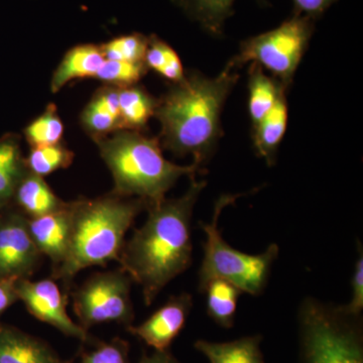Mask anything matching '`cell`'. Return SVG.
I'll use <instances>...</instances> for the list:
<instances>
[{
    "label": "cell",
    "mask_w": 363,
    "mask_h": 363,
    "mask_svg": "<svg viewBox=\"0 0 363 363\" xmlns=\"http://www.w3.org/2000/svg\"><path fill=\"white\" fill-rule=\"evenodd\" d=\"M207 182L191 178L179 198L147 208V220L124 242L121 269L142 288L143 302L152 305L167 286L192 264L193 211Z\"/></svg>",
    "instance_id": "1"
},
{
    "label": "cell",
    "mask_w": 363,
    "mask_h": 363,
    "mask_svg": "<svg viewBox=\"0 0 363 363\" xmlns=\"http://www.w3.org/2000/svg\"><path fill=\"white\" fill-rule=\"evenodd\" d=\"M240 75L227 64L217 77L202 74L186 75L157 99L155 117L161 124L162 149L177 157L191 155L202 169L222 135L220 116L227 97Z\"/></svg>",
    "instance_id": "2"
},
{
    "label": "cell",
    "mask_w": 363,
    "mask_h": 363,
    "mask_svg": "<svg viewBox=\"0 0 363 363\" xmlns=\"http://www.w3.org/2000/svg\"><path fill=\"white\" fill-rule=\"evenodd\" d=\"M147 208V203L142 199L112 192L70 202V245L65 259L52 272L51 278L61 281L67 294L83 269L118 262L126 233Z\"/></svg>",
    "instance_id": "3"
},
{
    "label": "cell",
    "mask_w": 363,
    "mask_h": 363,
    "mask_svg": "<svg viewBox=\"0 0 363 363\" xmlns=\"http://www.w3.org/2000/svg\"><path fill=\"white\" fill-rule=\"evenodd\" d=\"M100 157L113 179V194L138 198L157 204L183 176L196 177L201 169L196 164L180 166L162 155L159 138L140 131L118 130L95 140Z\"/></svg>",
    "instance_id": "4"
},
{
    "label": "cell",
    "mask_w": 363,
    "mask_h": 363,
    "mask_svg": "<svg viewBox=\"0 0 363 363\" xmlns=\"http://www.w3.org/2000/svg\"><path fill=\"white\" fill-rule=\"evenodd\" d=\"M245 194H223L215 203L213 216L210 222H200L205 234L203 260L198 272V290L213 279H223L238 286L242 293L259 296L266 290L272 267L278 259L279 247L272 243L264 252L250 255L233 248L222 236L219 218L223 210Z\"/></svg>",
    "instance_id": "5"
},
{
    "label": "cell",
    "mask_w": 363,
    "mask_h": 363,
    "mask_svg": "<svg viewBox=\"0 0 363 363\" xmlns=\"http://www.w3.org/2000/svg\"><path fill=\"white\" fill-rule=\"evenodd\" d=\"M298 315L303 363H363L360 317L312 297Z\"/></svg>",
    "instance_id": "6"
},
{
    "label": "cell",
    "mask_w": 363,
    "mask_h": 363,
    "mask_svg": "<svg viewBox=\"0 0 363 363\" xmlns=\"http://www.w3.org/2000/svg\"><path fill=\"white\" fill-rule=\"evenodd\" d=\"M314 28L315 20L293 14L278 28L243 40L240 52L228 65L236 70L247 63L259 64L288 88L308 49Z\"/></svg>",
    "instance_id": "7"
},
{
    "label": "cell",
    "mask_w": 363,
    "mask_h": 363,
    "mask_svg": "<svg viewBox=\"0 0 363 363\" xmlns=\"http://www.w3.org/2000/svg\"><path fill=\"white\" fill-rule=\"evenodd\" d=\"M133 279L119 267L96 272L71 293L73 311L85 330L96 325L116 322L133 325L135 320L130 291Z\"/></svg>",
    "instance_id": "8"
},
{
    "label": "cell",
    "mask_w": 363,
    "mask_h": 363,
    "mask_svg": "<svg viewBox=\"0 0 363 363\" xmlns=\"http://www.w3.org/2000/svg\"><path fill=\"white\" fill-rule=\"evenodd\" d=\"M42 257L30 236L28 217L16 208L0 210V279H30Z\"/></svg>",
    "instance_id": "9"
},
{
    "label": "cell",
    "mask_w": 363,
    "mask_h": 363,
    "mask_svg": "<svg viewBox=\"0 0 363 363\" xmlns=\"http://www.w3.org/2000/svg\"><path fill=\"white\" fill-rule=\"evenodd\" d=\"M18 301H21L32 316L51 325L68 337L82 342L91 340L87 330L74 322L67 312L68 295L63 293L54 279L32 281L20 279L16 281Z\"/></svg>",
    "instance_id": "10"
},
{
    "label": "cell",
    "mask_w": 363,
    "mask_h": 363,
    "mask_svg": "<svg viewBox=\"0 0 363 363\" xmlns=\"http://www.w3.org/2000/svg\"><path fill=\"white\" fill-rule=\"evenodd\" d=\"M192 308L191 294L184 292L172 296L166 304L142 324L130 325L126 328L155 351L164 352L169 350V346L183 330Z\"/></svg>",
    "instance_id": "11"
},
{
    "label": "cell",
    "mask_w": 363,
    "mask_h": 363,
    "mask_svg": "<svg viewBox=\"0 0 363 363\" xmlns=\"http://www.w3.org/2000/svg\"><path fill=\"white\" fill-rule=\"evenodd\" d=\"M28 229L43 257L51 259L54 271L65 259L70 245V202L60 211L37 218H28Z\"/></svg>",
    "instance_id": "12"
},
{
    "label": "cell",
    "mask_w": 363,
    "mask_h": 363,
    "mask_svg": "<svg viewBox=\"0 0 363 363\" xmlns=\"http://www.w3.org/2000/svg\"><path fill=\"white\" fill-rule=\"evenodd\" d=\"M0 363H66L49 344L9 325L0 324Z\"/></svg>",
    "instance_id": "13"
},
{
    "label": "cell",
    "mask_w": 363,
    "mask_h": 363,
    "mask_svg": "<svg viewBox=\"0 0 363 363\" xmlns=\"http://www.w3.org/2000/svg\"><path fill=\"white\" fill-rule=\"evenodd\" d=\"M80 123L94 142L121 130L119 88L109 85L99 88L83 109Z\"/></svg>",
    "instance_id": "14"
},
{
    "label": "cell",
    "mask_w": 363,
    "mask_h": 363,
    "mask_svg": "<svg viewBox=\"0 0 363 363\" xmlns=\"http://www.w3.org/2000/svg\"><path fill=\"white\" fill-rule=\"evenodd\" d=\"M16 208L28 218H37L67 207L68 202L56 195L43 177L26 169L16 186L13 198Z\"/></svg>",
    "instance_id": "15"
},
{
    "label": "cell",
    "mask_w": 363,
    "mask_h": 363,
    "mask_svg": "<svg viewBox=\"0 0 363 363\" xmlns=\"http://www.w3.org/2000/svg\"><path fill=\"white\" fill-rule=\"evenodd\" d=\"M104 61L99 45L81 44L71 48L52 73L51 92L58 93L71 81L95 79Z\"/></svg>",
    "instance_id": "16"
},
{
    "label": "cell",
    "mask_w": 363,
    "mask_h": 363,
    "mask_svg": "<svg viewBox=\"0 0 363 363\" xmlns=\"http://www.w3.org/2000/svg\"><path fill=\"white\" fill-rule=\"evenodd\" d=\"M288 124V104L286 93L281 95L259 123L252 126L253 147L257 156L262 157L269 167L276 164L277 154L283 140Z\"/></svg>",
    "instance_id": "17"
},
{
    "label": "cell",
    "mask_w": 363,
    "mask_h": 363,
    "mask_svg": "<svg viewBox=\"0 0 363 363\" xmlns=\"http://www.w3.org/2000/svg\"><path fill=\"white\" fill-rule=\"evenodd\" d=\"M262 336H245L228 342L199 340L195 350L202 353L210 363H264L260 350Z\"/></svg>",
    "instance_id": "18"
},
{
    "label": "cell",
    "mask_w": 363,
    "mask_h": 363,
    "mask_svg": "<svg viewBox=\"0 0 363 363\" xmlns=\"http://www.w3.org/2000/svg\"><path fill=\"white\" fill-rule=\"evenodd\" d=\"M286 88L277 79L269 77L257 63H252L248 73V112L252 126L272 111Z\"/></svg>",
    "instance_id": "19"
},
{
    "label": "cell",
    "mask_w": 363,
    "mask_h": 363,
    "mask_svg": "<svg viewBox=\"0 0 363 363\" xmlns=\"http://www.w3.org/2000/svg\"><path fill=\"white\" fill-rule=\"evenodd\" d=\"M26 159L20 136L9 133L0 138V210L13 202L14 191L26 173Z\"/></svg>",
    "instance_id": "20"
},
{
    "label": "cell",
    "mask_w": 363,
    "mask_h": 363,
    "mask_svg": "<svg viewBox=\"0 0 363 363\" xmlns=\"http://www.w3.org/2000/svg\"><path fill=\"white\" fill-rule=\"evenodd\" d=\"M157 99L142 86L119 88V116L121 130L140 131L147 128L155 116Z\"/></svg>",
    "instance_id": "21"
},
{
    "label": "cell",
    "mask_w": 363,
    "mask_h": 363,
    "mask_svg": "<svg viewBox=\"0 0 363 363\" xmlns=\"http://www.w3.org/2000/svg\"><path fill=\"white\" fill-rule=\"evenodd\" d=\"M205 32L222 35L225 21L234 13L235 0H172ZM264 1V0H262Z\"/></svg>",
    "instance_id": "22"
},
{
    "label": "cell",
    "mask_w": 363,
    "mask_h": 363,
    "mask_svg": "<svg viewBox=\"0 0 363 363\" xmlns=\"http://www.w3.org/2000/svg\"><path fill=\"white\" fill-rule=\"evenodd\" d=\"M207 315L222 328H233L241 292L238 286L223 279H213L205 286Z\"/></svg>",
    "instance_id": "23"
},
{
    "label": "cell",
    "mask_w": 363,
    "mask_h": 363,
    "mask_svg": "<svg viewBox=\"0 0 363 363\" xmlns=\"http://www.w3.org/2000/svg\"><path fill=\"white\" fill-rule=\"evenodd\" d=\"M145 64L149 70L156 72L172 84L181 82L186 76L180 57L175 50L156 35L149 37Z\"/></svg>",
    "instance_id": "24"
},
{
    "label": "cell",
    "mask_w": 363,
    "mask_h": 363,
    "mask_svg": "<svg viewBox=\"0 0 363 363\" xmlns=\"http://www.w3.org/2000/svg\"><path fill=\"white\" fill-rule=\"evenodd\" d=\"M23 133L30 147L61 143L64 135V123L56 105L48 104L44 112L28 124Z\"/></svg>",
    "instance_id": "25"
},
{
    "label": "cell",
    "mask_w": 363,
    "mask_h": 363,
    "mask_svg": "<svg viewBox=\"0 0 363 363\" xmlns=\"http://www.w3.org/2000/svg\"><path fill=\"white\" fill-rule=\"evenodd\" d=\"M74 157L75 154L73 150L62 143L30 147V154L26 159V166L28 171L45 178L60 169H68L73 164Z\"/></svg>",
    "instance_id": "26"
},
{
    "label": "cell",
    "mask_w": 363,
    "mask_h": 363,
    "mask_svg": "<svg viewBox=\"0 0 363 363\" xmlns=\"http://www.w3.org/2000/svg\"><path fill=\"white\" fill-rule=\"evenodd\" d=\"M149 37L140 33L119 35L99 45L102 55L108 61L145 62Z\"/></svg>",
    "instance_id": "27"
},
{
    "label": "cell",
    "mask_w": 363,
    "mask_h": 363,
    "mask_svg": "<svg viewBox=\"0 0 363 363\" xmlns=\"http://www.w3.org/2000/svg\"><path fill=\"white\" fill-rule=\"evenodd\" d=\"M149 71L145 62H121L105 60L98 70L95 79L104 85L117 88L138 84Z\"/></svg>",
    "instance_id": "28"
},
{
    "label": "cell",
    "mask_w": 363,
    "mask_h": 363,
    "mask_svg": "<svg viewBox=\"0 0 363 363\" xmlns=\"http://www.w3.org/2000/svg\"><path fill=\"white\" fill-rule=\"evenodd\" d=\"M79 363H130V344L119 337L99 343L94 350L84 353Z\"/></svg>",
    "instance_id": "29"
},
{
    "label": "cell",
    "mask_w": 363,
    "mask_h": 363,
    "mask_svg": "<svg viewBox=\"0 0 363 363\" xmlns=\"http://www.w3.org/2000/svg\"><path fill=\"white\" fill-rule=\"evenodd\" d=\"M344 311L352 316L360 317L363 310V248L357 241V257L351 278V298L347 304L342 305Z\"/></svg>",
    "instance_id": "30"
},
{
    "label": "cell",
    "mask_w": 363,
    "mask_h": 363,
    "mask_svg": "<svg viewBox=\"0 0 363 363\" xmlns=\"http://www.w3.org/2000/svg\"><path fill=\"white\" fill-rule=\"evenodd\" d=\"M338 0H293L294 13L316 21Z\"/></svg>",
    "instance_id": "31"
},
{
    "label": "cell",
    "mask_w": 363,
    "mask_h": 363,
    "mask_svg": "<svg viewBox=\"0 0 363 363\" xmlns=\"http://www.w3.org/2000/svg\"><path fill=\"white\" fill-rule=\"evenodd\" d=\"M16 281L18 279H0V315L18 301Z\"/></svg>",
    "instance_id": "32"
},
{
    "label": "cell",
    "mask_w": 363,
    "mask_h": 363,
    "mask_svg": "<svg viewBox=\"0 0 363 363\" xmlns=\"http://www.w3.org/2000/svg\"><path fill=\"white\" fill-rule=\"evenodd\" d=\"M138 363H181L169 350L164 351V352H159L155 351L152 354H145Z\"/></svg>",
    "instance_id": "33"
}]
</instances>
